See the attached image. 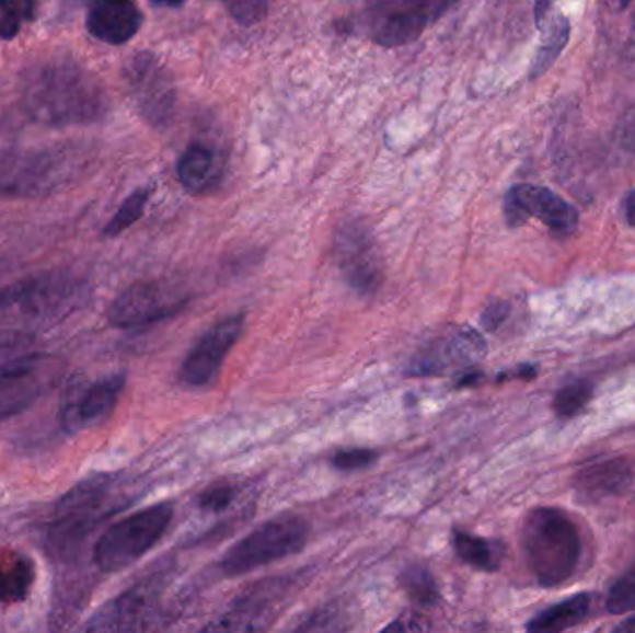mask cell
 <instances>
[{"mask_svg":"<svg viewBox=\"0 0 635 633\" xmlns=\"http://www.w3.org/2000/svg\"><path fill=\"white\" fill-rule=\"evenodd\" d=\"M26 111L45 125L97 122L108 101L97 79L74 64H47L26 79Z\"/></svg>","mask_w":635,"mask_h":633,"instance_id":"1","label":"cell"},{"mask_svg":"<svg viewBox=\"0 0 635 633\" xmlns=\"http://www.w3.org/2000/svg\"><path fill=\"white\" fill-rule=\"evenodd\" d=\"M526 560L543 587L567 582L578 568L580 533L567 513L552 507L535 509L526 518L522 530Z\"/></svg>","mask_w":635,"mask_h":633,"instance_id":"2","label":"cell"},{"mask_svg":"<svg viewBox=\"0 0 635 633\" xmlns=\"http://www.w3.org/2000/svg\"><path fill=\"white\" fill-rule=\"evenodd\" d=\"M116 477L95 475L71 488L56 507L49 539L56 552L71 554L104 518L117 511Z\"/></svg>","mask_w":635,"mask_h":633,"instance_id":"3","label":"cell"},{"mask_svg":"<svg viewBox=\"0 0 635 633\" xmlns=\"http://www.w3.org/2000/svg\"><path fill=\"white\" fill-rule=\"evenodd\" d=\"M309 522L292 513L266 520L223 555L221 573L226 576H240L274 561L285 560L288 555L298 554L309 541Z\"/></svg>","mask_w":635,"mask_h":633,"instance_id":"4","label":"cell"},{"mask_svg":"<svg viewBox=\"0 0 635 633\" xmlns=\"http://www.w3.org/2000/svg\"><path fill=\"white\" fill-rule=\"evenodd\" d=\"M173 520L172 504H157L123 518L99 539L93 557L103 573H119L153 549Z\"/></svg>","mask_w":635,"mask_h":633,"instance_id":"5","label":"cell"},{"mask_svg":"<svg viewBox=\"0 0 635 633\" xmlns=\"http://www.w3.org/2000/svg\"><path fill=\"white\" fill-rule=\"evenodd\" d=\"M455 4L458 0H370L362 13V28L381 47H404Z\"/></svg>","mask_w":635,"mask_h":633,"instance_id":"6","label":"cell"},{"mask_svg":"<svg viewBox=\"0 0 635 633\" xmlns=\"http://www.w3.org/2000/svg\"><path fill=\"white\" fill-rule=\"evenodd\" d=\"M80 171L73 149L28 152L25 157L0 154V197H34L60 188Z\"/></svg>","mask_w":635,"mask_h":633,"instance_id":"7","label":"cell"},{"mask_svg":"<svg viewBox=\"0 0 635 633\" xmlns=\"http://www.w3.org/2000/svg\"><path fill=\"white\" fill-rule=\"evenodd\" d=\"M335 258L355 292L373 296L385 280L383 258L372 231L361 220L344 223L335 237Z\"/></svg>","mask_w":635,"mask_h":633,"instance_id":"8","label":"cell"},{"mask_svg":"<svg viewBox=\"0 0 635 633\" xmlns=\"http://www.w3.org/2000/svg\"><path fill=\"white\" fill-rule=\"evenodd\" d=\"M60 376L55 357L28 354L0 368V421L23 413L44 396Z\"/></svg>","mask_w":635,"mask_h":633,"instance_id":"9","label":"cell"},{"mask_svg":"<svg viewBox=\"0 0 635 633\" xmlns=\"http://www.w3.org/2000/svg\"><path fill=\"white\" fill-rule=\"evenodd\" d=\"M130 99L141 116L154 127H164L175 111V85L157 56L140 53L125 69Z\"/></svg>","mask_w":635,"mask_h":633,"instance_id":"10","label":"cell"},{"mask_svg":"<svg viewBox=\"0 0 635 633\" xmlns=\"http://www.w3.org/2000/svg\"><path fill=\"white\" fill-rule=\"evenodd\" d=\"M125 383V373H112L95 381H73L61 400L60 418L64 429L68 433H80L103 424L116 408Z\"/></svg>","mask_w":635,"mask_h":633,"instance_id":"11","label":"cell"},{"mask_svg":"<svg viewBox=\"0 0 635 633\" xmlns=\"http://www.w3.org/2000/svg\"><path fill=\"white\" fill-rule=\"evenodd\" d=\"M504 214L511 227L524 226L528 220H539L559 237H568L578 227V212L570 203L552 189L533 184H517L509 189L504 203Z\"/></svg>","mask_w":635,"mask_h":633,"instance_id":"12","label":"cell"},{"mask_svg":"<svg viewBox=\"0 0 635 633\" xmlns=\"http://www.w3.org/2000/svg\"><path fill=\"white\" fill-rule=\"evenodd\" d=\"M186 299L162 283H138L112 301L108 320L114 327L130 330L162 322L183 311Z\"/></svg>","mask_w":635,"mask_h":633,"instance_id":"13","label":"cell"},{"mask_svg":"<svg viewBox=\"0 0 635 633\" xmlns=\"http://www.w3.org/2000/svg\"><path fill=\"white\" fill-rule=\"evenodd\" d=\"M244 314L226 318L216 323L215 327H210L184 359L178 373L181 381L196 389L212 383L218 378L227 355L244 333Z\"/></svg>","mask_w":635,"mask_h":633,"instance_id":"14","label":"cell"},{"mask_svg":"<svg viewBox=\"0 0 635 633\" xmlns=\"http://www.w3.org/2000/svg\"><path fill=\"white\" fill-rule=\"evenodd\" d=\"M485 355V341L471 327L453 330L450 335L435 338L411 360L409 376L431 378L469 368Z\"/></svg>","mask_w":635,"mask_h":633,"instance_id":"15","label":"cell"},{"mask_svg":"<svg viewBox=\"0 0 635 633\" xmlns=\"http://www.w3.org/2000/svg\"><path fill=\"white\" fill-rule=\"evenodd\" d=\"M141 21L135 0H95L88 18V28L101 42L123 45L138 34Z\"/></svg>","mask_w":635,"mask_h":633,"instance_id":"16","label":"cell"},{"mask_svg":"<svg viewBox=\"0 0 635 633\" xmlns=\"http://www.w3.org/2000/svg\"><path fill=\"white\" fill-rule=\"evenodd\" d=\"M634 469L626 459H608L581 470L576 475V491L581 498L600 499L617 496L630 487Z\"/></svg>","mask_w":635,"mask_h":633,"instance_id":"17","label":"cell"},{"mask_svg":"<svg viewBox=\"0 0 635 633\" xmlns=\"http://www.w3.org/2000/svg\"><path fill=\"white\" fill-rule=\"evenodd\" d=\"M535 21L541 31V47L533 60V79L543 74L557 60V56L562 55L570 36L567 18L557 12L552 0H539L535 7Z\"/></svg>","mask_w":635,"mask_h":633,"instance_id":"18","label":"cell"},{"mask_svg":"<svg viewBox=\"0 0 635 633\" xmlns=\"http://www.w3.org/2000/svg\"><path fill=\"white\" fill-rule=\"evenodd\" d=\"M36 579L31 557L18 550L0 552V603L25 602Z\"/></svg>","mask_w":635,"mask_h":633,"instance_id":"19","label":"cell"},{"mask_svg":"<svg viewBox=\"0 0 635 633\" xmlns=\"http://www.w3.org/2000/svg\"><path fill=\"white\" fill-rule=\"evenodd\" d=\"M178 179L189 194H205L215 186L220 175L216 173L215 152L203 143H192L178 160Z\"/></svg>","mask_w":635,"mask_h":633,"instance_id":"20","label":"cell"},{"mask_svg":"<svg viewBox=\"0 0 635 633\" xmlns=\"http://www.w3.org/2000/svg\"><path fill=\"white\" fill-rule=\"evenodd\" d=\"M591 609V595L581 592L546 608L528 622V632H563L586 621Z\"/></svg>","mask_w":635,"mask_h":633,"instance_id":"21","label":"cell"},{"mask_svg":"<svg viewBox=\"0 0 635 633\" xmlns=\"http://www.w3.org/2000/svg\"><path fill=\"white\" fill-rule=\"evenodd\" d=\"M452 544L455 554L483 573H496L506 554V546L485 537L472 536L469 531L453 530Z\"/></svg>","mask_w":635,"mask_h":633,"instance_id":"22","label":"cell"},{"mask_svg":"<svg viewBox=\"0 0 635 633\" xmlns=\"http://www.w3.org/2000/svg\"><path fill=\"white\" fill-rule=\"evenodd\" d=\"M400 585H402L405 595L415 603L429 608V606L439 602V585H437L434 573L426 565L415 563V565L407 566L404 573L400 574Z\"/></svg>","mask_w":635,"mask_h":633,"instance_id":"23","label":"cell"},{"mask_svg":"<svg viewBox=\"0 0 635 633\" xmlns=\"http://www.w3.org/2000/svg\"><path fill=\"white\" fill-rule=\"evenodd\" d=\"M592 392H594V387L591 381L576 379L573 383H567L557 390L554 398V411L559 418L576 416L586 408L587 403L591 402Z\"/></svg>","mask_w":635,"mask_h":633,"instance_id":"24","label":"cell"},{"mask_svg":"<svg viewBox=\"0 0 635 633\" xmlns=\"http://www.w3.org/2000/svg\"><path fill=\"white\" fill-rule=\"evenodd\" d=\"M149 189H136L135 194L129 195V199L123 203L116 216L108 221V226L104 229L106 237H117L122 232L127 231L129 227L135 226L136 221L140 220L146 210L147 202H149Z\"/></svg>","mask_w":635,"mask_h":633,"instance_id":"25","label":"cell"},{"mask_svg":"<svg viewBox=\"0 0 635 633\" xmlns=\"http://www.w3.org/2000/svg\"><path fill=\"white\" fill-rule=\"evenodd\" d=\"M32 0H0V37L13 39L21 31L23 19H32Z\"/></svg>","mask_w":635,"mask_h":633,"instance_id":"26","label":"cell"},{"mask_svg":"<svg viewBox=\"0 0 635 633\" xmlns=\"http://www.w3.org/2000/svg\"><path fill=\"white\" fill-rule=\"evenodd\" d=\"M608 609L613 615H623L635 609V565L611 585Z\"/></svg>","mask_w":635,"mask_h":633,"instance_id":"27","label":"cell"},{"mask_svg":"<svg viewBox=\"0 0 635 633\" xmlns=\"http://www.w3.org/2000/svg\"><path fill=\"white\" fill-rule=\"evenodd\" d=\"M34 346H36L34 336L28 335L25 331H0V368L12 360L32 354Z\"/></svg>","mask_w":635,"mask_h":633,"instance_id":"28","label":"cell"},{"mask_svg":"<svg viewBox=\"0 0 635 633\" xmlns=\"http://www.w3.org/2000/svg\"><path fill=\"white\" fill-rule=\"evenodd\" d=\"M239 25L253 26L268 15L269 0H221Z\"/></svg>","mask_w":635,"mask_h":633,"instance_id":"29","label":"cell"},{"mask_svg":"<svg viewBox=\"0 0 635 633\" xmlns=\"http://www.w3.org/2000/svg\"><path fill=\"white\" fill-rule=\"evenodd\" d=\"M234 498H236V487L234 485H231V483H215V485H210V487L205 488L199 494L197 506L201 507L203 511L221 513L231 506Z\"/></svg>","mask_w":635,"mask_h":633,"instance_id":"30","label":"cell"},{"mask_svg":"<svg viewBox=\"0 0 635 633\" xmlns=\"http://www.w3.org/2000/svg\"><path fill=\"white\" fill-rule=\"evenodd\" d=\"M378 451L368 450V448H349V450L336 451L333 457V467L336 470H346V472H354V470L368 469L378 461Z\"/></svg>","mask_w":635,"mask_h":633,"instance_id":"31","label":"cell"},{"mask_svg":"<svg viewBox=\"0 0 635 633\" xmlns=\"http://www.w3.org/2000/svg\"><path fill=\"white\" fill-rule=\"evenodd\" d=\"M507 311H509V309H507V304H490V307H487L485 312H483V325H485L487 330H496V327H498V325H500V323L506 320Z\"/></svg>","mask_w":635,"mask_h":633,"instance_id":"32","label":"cell"},{"mask_svg":"<svg viewBox=\"0 0 635 633\" xmlns=\"http://www.w3.org/2000/svg\"><path fill=\"white\" fill-rule=\"evenodd\" d=\"M624 216L630 226L635 227V189L630 192L626 202H624Z\"/></svg>","mask_w":635,"mask_h":633,"instance_id":"33","label":"cell"},{"mask_svg":"<svg viewBox=\"0 0 635 633\" xmlns=\"http://www.w3.org/2000/svg\"><path fill=\"white\" fill-rule=\"evenodd\" d=\"M615 632L635 633V615L630 617V619H626L624 622H621V624L615 628Z\"/></svg>","mask_w":635,"mask_h":633,"instance_id":"34","label":"cell"},{"mask_svg":"<svg viewBox=\"0 0 635 633\" xmlns=\"http://www.w3.org/2000/svg\"><path fill=\"white\" fill-rule=\"evenodd\" d=\"M154 2H157V4H162V7L168 8H178L183 7L184 4V0H154Z\"/></svg>","mask_w":635,"mask_h":633,"instance_id":"35","label":"cell"},{"mask_svg":"<svg viewBox=\"0 0 635 633\" xmlns=\"http://www.w3.org/2000/svg\"><path fill=\"white\" fill-rule=\"evenodd\" d=\"M619 8H626L630 4V0H613Z\"/></svg>","mask_w":635,"mask_h":633,"instance_id":"36","label":"cell"}]
</instances>
